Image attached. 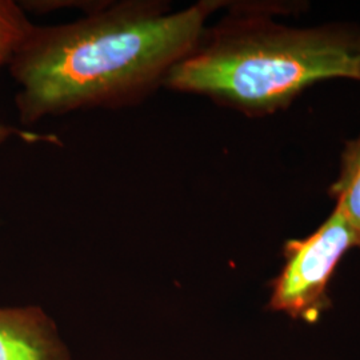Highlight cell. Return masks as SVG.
<instances>
[{"label": "cell", "mask_w": 360, "mask_h": 360, "mask_svg": "<svg viewBox=\"0 0 360 360\" xmlns=\"http://www.w3.org/2000/svg\"><path fill=\"white\" fill-rule=\"evenodd\" d=\"M224 1L172 10L166 0L98 1L83 16L32 25L7 65L22 124L90 110H122L166 89Z\"/></svg>", "instance_id": "1"}, {"label": "cell", "mask_w": 360, "mask_h": 360, "mask_svg": "<svg viewBox=\"0 0 360 360\" xmlns=\"http://www.w3.org/2000/svg\"><path fill=\"white\" fill-rule=\"evenodd\" d=\"M0 360H71L51 318L38 306L0 307Z\"/></svg>", "instance_id": "4"}, {"label": "cell", "mask_w": 360, "mask_h": 360, "mask_svg": "<svg viewBox=\"0 0 360 360\" xmlns=\"http://www.w3.org/2000/svg\"><path fill=\"white\" fill-rule=\"evenodd\" d=\"M174 68L166 90L196 95L243 115L284 110L330 79L360 82V27L284 26L263 6H229Z\"/></svg>", "instance_id": "2"}, {"label": "cell", "mask_w": 360, "mask_h": 360, "mask_svg": "<svg viewBox=\"0 0 360 360\" xmlns=\"http://www.w3.org/2000/svg\"><path fill=\"white\" fill-rule=\"evenodd\" d=\"M336 206L356 233L360 247V136L347 143L338 179L330 188Z\"/></svg>", "instance_id": "6"}, {"label": "cell", "mask_w": 360, "mask_h": 360, "mask_svg": "<svg viewBox=\"0 0 360 360\" xmlns=\"http://www.w3.org/2000/svg\"><path fill=\"white\" fill-rule=\"evenodd\" d=\"M354 247H359L356 233L338 208L307 238L285 242L283 267L271 281L269 309L296 321L319 322L331 307L328 285L335 270Z\"/></svg>", "instance_id": "3"}, {"label": "cell", "mask_w": 360, "mask_h": 360, "mask_svg": "<svg viewBox=\"0 0 360 360\" xmlns=\"http://www.w3.org/2000/svg\"><path fill=\"white\" fill-rule=\"evenodd\" d=\"M32 25L34 23L28 19L26 11L19 3L13 0H0V70L8 65L13 52L16 51ZM13 135H18L27 142L52 139L51 136L28 134L0 123V144Z\"/></svg>", "instance_id": "5"}]
</instances>
